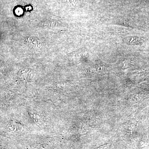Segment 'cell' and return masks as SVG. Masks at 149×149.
Masks as SVG:
<instances>
[{"instance_id":"cell-1","label":"cell","mask_w":149,"mask_h":149,"mask_svg":"<svg viewBox=\"0 0 149 149\" xmlns=\"http://www.w3.org/2000/svg\"><path fill=\"white\" fill-rule=\"evenodd\" d=\"M107 144H106V145H104V146H102L98 147V148H97L95 149H104L106 147H107Z\"/></svg>"}]
</instances>
